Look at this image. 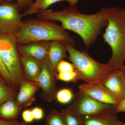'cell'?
Returning <instances> with one entry per match:
<instances>
[{"instance_id": "9a60e30c", "label": "cell", "mask_w": 125, "mask_h": 125, "mask_svg": "<svg viewBox=\"0 0 125 125\" xmlns=\"http://www.w3.org/2000/svg\"><path fill=\"white\" fill-rule=\"evenodd\" d=\"M116 113H109L82 117L83 125H122Z\"/></svg>"}, {"instance_id": "836d02e7", "label": "cell", "mask_w": 125, "mask_h": 125, "mask_svg": "<svg viewBox=\"0 0 125 125\" xmlns=\"http://www.w3.org/2000/svg\"><path fill=\"white\" fill-rule=\"evenodd\" d=\"M122 125H125V123H123Z\"/></svg>"}, {"instance_id": "ac0fdd59", "label": "cell", "mask_w": 125, "mask_h": 125, "mask_svg": "<svg viewBox=\"0 0 125 125\" xmlns=\"http://www.w3.org/2000/svg\"><path fill=\"white\" fill-rule=\"evenodd\" d=\"M18 91L0 79V106L8 100L16 99Z\"/></svg>"}, {"instance_id": "8fae6325", "label": "cell", "mask_w": 125, "mask_h": 125, "mask_svg": "<svg viewBox=\"0 0 125 125\" xmlns=\"http://www.w3.org/2000/svg\"><path fill=\"white\" fill-rule=\"evenodd\" d=\"M50 42H37L19 45L18 48L21 56H28L41 62L48 60V52Z\"/></svg>"}, {"instance_id": "f546056e", "label": "cell", "mask_w": 125, "mask_h": 125, "mask_svg": "<svg viewBox=\"0 0 125 125\" xmlns=\"http://www.w3.org/2000/svg\"><path fill=\"white\" fill-rule=\"evenodd\" d=\"M79 0H64L65 1L69 2L70 6H75L78 3Z\"/></svg>"}, {"instance_id": "7402d4cb", "label": "cell", "mask_w": 125, "mask_h": 125, "mask_svg": "<svg viewBox=\"0 0 125 125\" xmlns=\"http://www.w3.org/2000/svg\"><path fill=\"white\" fill-rule=\"evenodd\" d=\"M56 79L66 82L76 83L79 80V76L76 71L64 72L57 73Z\"/></svg>"}, {"instance_id": "d6986e66", "label": "cell", "mask_w": 125, "mask_h": 125, "mask_svg": "<svg viewBox=\"0 0 125 125\" xmlns=\"http://www.w3.org/2000/svg\"><path fill=\"white\" fill-rule=\"evenodd\" d=\"M74 94L71 89L63 88L58 90L55 99L58 103L67 104L73 101Z\"/></svg>"}, {"instance_id": "1f68e13d", "label": "cell", "mask_w": 125, "mask_h": 125, "mask_svg": "<svg viewBox=\"0 0 125 125\" xmlns=\"http://www.w3.org/2000/svg\"><path fill=\"white\" fill-rule=\"evenodd\" d=\"M4 2V0H0V4Z\"/></svg>"}, {"instance_id": "5b68a950", "label": "cell", "mask_w": 125, "mask_h": 125, "mask_svg": "<svg viewBox=\"0 0 125 125\" xmlns=\"http://www.w3.org/2000/svg\"><path fill=\"white\" fill-rule=\"evenodd\" d=\"M18 45L14 33L0 32V49L2 59L17 91L25 78Z\"/></svg>"}, {"instance_id": "2e32d148", "label": "cell", "mask_w": 125, "mask_h": 125, "mask_svg": "<svg viewBox=\"0 0 125 125\" xmlns=\"http://www.w3.org/2000/svg\"><path fill=\"white\" fill-rule=\"evenodd\" d=\"M22 108L18 105L16 99L8 100L0 106V119L16 121Z\"/></svg>"}, {"instance_id": "4fadbf2b", "label": "cell", "mask_w": 125, "mask_h": 125, "mask_svg": "<svg viewBox=\"0 0 125 125\" xmlns=\"http://www.w3.org/2000/svg\"><path fill=\"white\" fill-rule=\"evenodd\" d=\"M23 70L25 78L36 82L42 70V62L28 56H21Z\"/></svg>"}, {"instance_id": "8992f818", "label": "cell", "mask_w": 125, "mask_h": 125, "mask_svg": "<svg viewBox=\"0 0 125 125\" xmlns=\"http://www.w3.org/2000/svg\"><path fill=\"white\" fill-rule=\"evenodd\" d=\"M62 111L83 117L116 113V106L99 102L79 91L75 94L71 104Z\"/></svg>"}, {"instance_id": "44dd1931", "label": "cell", "mask_w": 125, "mask_h": 125, "mask_svg": "<svg viewBox=\"0 0 125 125\" xmlns=\"http://www.w3.org/2000/svg\"><path fill=\"white\" fill-rule=\"evenodd\" d=\"M45 125H65L61 112L52 110L48 114Z\"/></svg>"}, {"instance_id": "ba28073f", "label": "cell", "mask_w": 125, "mask_h": 125, "mask_svg": "<svg viewBox=\"0 0 125 125\" xmlns=\"http://www.w3.org/2000/svg\"><path fill=\"white\" fill-rule=\"evenodd\" d=\"M42 71L36 82L42 89V98L44 101L51 102L55 99L58 91L56 85L57 72L48 60L42 62Z\"/></svg>"}, {"instance_id": "d4e9b609", "label": "cell", "mask_w": 125, "mask_h": 125, "mask_svg": "<svg viewBox=\"0 0 125 125\" xmlns=\"http://www.w3.org/2000/svg\"><path fill=\"white\" fill-rule=\"evenodd\" d=\"M13 1H16L21 11L29 8L33 3V0H4V2H10Z\"/></svg>"}, {"instance_id": "52a82bcc", "label": "cell", "mask_w": 125, "mask_h": 125, "mask_svg": "<svg viewBox=\"0 0 125 125\" xmlns=\"http://www.w3.org/2000/svg\"><path fill=\"white\" fill-rule=\"evenodd\" d=\"M20 11L16 2L0 4V32L14 34L20 29L23 24Z\"/></svg>"}, {"instance_id": "d6a6232c", "label": "cell", "mask_w": 125, "mask_h": 125, "mask_svg": "<svg viewBox=\"0 0 125 125\" xmlns=\"http://www.w3.org/2000/svg\"><path fill=\"white\" fill-rule=\"evenodd\" d=\"M22 125H31L30 124H29V123H25L24 124Z\"/></svg>"}, {"instance_id": "3957f363", "label": "cell", "mask_w": 125, "mask_h": 125, "mask_svg": "<svg viewBox=\"0 0 125 125\" xmlns=\"http://www.w3.org/2000/svg\"><path fill=\"white\" fill-rule=\"evenodd\" d=\"M14 34L19 45L53 41L75 45L73 38L61 25L48 21L32 19L23 22L22 27Z\"/></svg>"}, {"instance_id": "277c9868", "label": "cell", "mask_w": 125, "mask_h": 125, "mask_svg": "<svg viewBox=\"0 0 125 125\" xmlns=\"http://www.w3.org/2000/svg\"><path fill=\"white\" fill-rule=\"evenodd\" d=\"M64 43L69 55L68 58L74 66L79 80L85 83L101 82L112 71L107 63L94 60L87 51H79L75 48V45Z\"/></svg>"}, {"instance_id": "6da1fadb", "label": "cell", "mask_w": 125, "mask_h": 125, "mask_svg": "<svg viewBox=\"0 0 125 125\" xmlns=\"http://www.w3.org/2000/svg\"><path fill=\"white\" fill-rule=\"evenodd\" d=\"M107 8H102L92 14L81 13L75 6L58 11L46 10L36 13L38 18L42 20L58 21L62 28L78 34L87 48L95 42L103 28L107 24Z\"/></svg>"}, {"instance_id": "ffe728a7", "label": "cell", "mask_w": 125, "mask_h": 125, "mask_svg": "<svg viewBox=\"0 0 125 125\" xmlns=\"http://www.w3.org/2000/svg\"><path fill=\"white\" fill-rule=\"evenodd\" d=\"M0 79H1L7 85L13 87L15 89L13 79L10 73H9L8 70L6 67L3 61L0 49Z\"/></svg>"}, {"instance_id": "83f0119b", "label": "cell", "mask_w": 125, "mask_h": 125, "mask_svg": "<svg viewBox=\"0 0 125 125\" xmlns=\"http://www.w3.org/2000/svg\"><path fill=\"white\" fill-rule=\"evenodd\" d=\"M25 122H20L18 121H8L0 119V125H22Z\"/></svg>"}, {"instance_id": "4316f807", "label": "cell", "mask_w": 125, "mask_h": 125, "mask_svg": "<svg viewBox=\"0 0 125 125\" xmlns=\"http://www.w3.org/2000/svg\"><path fill=\"white\" fill-rule=\"evenodd\" d=\"M34 120H40L42 119L44 115V112L41 108L35 107L31 109Z\"/></svg>"}, {"instance_id": "484cf974", "label": "cell", "mask_w": 125, "mask_h": 125, "mask_svg": "<svg viewBox=\"0 0 125 125\" xmlns=\"http://www.w3.org/2000/svg\"><path fill=\"white\" fill-rule=\"evenodd\" d=\"M22 117L25 123L29 124L34 120L31 109H27L24 110L22 113Z\"/></svg>"}, {"instance_id": "603a6c76", "label": "cell", "mask_w": 125, "mask_h": 125, "mask_svg": "<svg viewBox=\"0 0 125 125\" xmlns=\"http://www.w3.org/2000/svg\"><path fill=\"white\" fill-rule=\"evenodd\" d=\"M65 125H83V118L68 112H61Z\"/></svg>"}, {"instance_id": "7a4b0ae2", "label": "cell", "mask_w": 125, "mask_h": 125, "mask_svg": "<svg viewBox=\"0 0 125 125\" xmlns=\"http://www.w3.org/2000/svg\"><path fill=\"white\" fill-rule=\"evenodd\" d=\"M107 24L103 34L104 41L112 50L107 64L112 71L120 70L125 61V10L120 7L107 8Z\"/></svg>"}, {"instance_id": "cb8c5ba5", "label": "cell", "mask_w": 125, "mask_h": 125, "mask_svg": "<svg viewBox=\"0 0 125 125\" xmlns=\"http://www.w3.org/2000/svg\"><path fill=\"white\" fill-rule=\"evenodd\" d=\"M56 70L57 73L64 72L73 71L75 70V68L72 63L66 61L62 60L56 67Z\"/></svg>"}, {"instance_id": "7c38bea8", "label": "cell", "mask_w": 125, "mask_h": 125, "mask_svg": "<svg viewBox=\"0 0 125 125\" xmlns=\"http://www.w3.org/2000/svg\"><path fill=\"white\" fill-rule=\"evenodd\" d=\"M121 100L125 98V82L121 70L113 71L101 82Z\"/></svg>"}, {"instance_id": "e575fe53", "label": "cell", "mask_w": 125, "mask_h": 125, "mask_svg": "<svg viewBox=\"0 0 125 125\" xmlns=\"http://www.w3.org/2000/svg\"></svg>"}, {"instance_id": "9c48e42d", "label": "cell", "mask_w": 125, "mask_h": 125, "mask_svg": "<svg viewBox=\"0 0 125 125\" xmlns=\"http://www.w3.org/2000/svg\"><path fill=\"white\" fill-rule=\"evenodd\" d=\"M79 91L99 102L117 106L121 100L100 82L85 83L79 86Z\"/></svg>"}, {"instance_id": "4dcf8cb0", "label": "cell", "mask_w": 125, "mask_h": 125, "mask_svg": "<svg viewBox=\"0 0 125 125\" xmlns=\"http://www.w3.org/2000/svg\"><path fill=\"white\" fill-rule=\"evenodd\" d=\"M121 70V71L122 73L123 78H124V80H125V65L123 66V67H122Z\"/></svg>"}, {"instance_id": "30bf717a", "label": "cell", "mask_w": 125, "mask_h": 125, "mask_svg": "<svg viewBox=\"0 0 125 125\" xmlns=\"http://www.w3.org/2000/svg\"><path fill=\"white\" fill-rule=\"evenodd\" d=\"M40 89L37 82L31 81L25 78L20 85L16 98V102L22 108L29 106L35 101L36 94Z\"/></svg>"}, {"instance_id": "f1b7e54d", "label": "cell", "mask_w": 125, "mask_h": 125, "mask_svg": "<svg viewBox=\"0 0 125 125\" xmlns=\"http://www.w3.org/2000/svg\"><path fill=\"white\" fill-rule=\"evenodd\" d=\"M123 112L125 114V98L121 100L120 103L116 106V113Z\"/></svg>"}, {"instance_id": "e0dca14e", "label": "cell", "mask_w": 125, "mask_h": 125, "mask_svg": "<svg viewBox=\"0 0 125 125\" xmlns=\"http://www.w3.org/2000/svg\"><path fill=\"white\" fill-rule=\"evenodd\" d=\"M64 0H36L32 5L23 12V17L36 13L39 11L45 10L49 6L56 2L64 1Z\"/></svg>"}, {"instance_id": "5bb4252c", "label": "cell", "mask_w": 125, "mask_h": 125, "mask_svg": "<svg viewBox=\"0 0 125 125\" xmlns=\"http://www.w3.org/2000/svg\"><path fill=\"white\" fill-rule=\"evenodd\" d=\"M64 42L53 41L50 42L48 52V60L56 69L59 62L64 58H68Z\"/></svg>"}]
</instances>
